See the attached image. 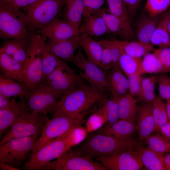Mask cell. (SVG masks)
Wrapping results in <instances>:
<instances>
[{
  "label": "cell",
  "instance_id": "5bb4252c",
  "mask_svg": "<svg viewBox=\"0 0 170 170\" xmlns=\"http://www.w3.org/2000/svg\"><path fill=\"white\" fill-rule=\"evenodd\" d=\"M135 149L117 154L98 157L96 159L108 170H139L143 164Z\"/></svg>",
  "mask_w": 170,
  "mask_h": 170
},
{
  "label": "cell",
  "instance_id": "d4e9b609",
  "mask_svg": "<svg viewBox=\"0 0 170 170\" xmlns=\"http://www.w3.org/2000/svg\"><path fill=\"white\" fill-rule=\"evenodd\" d=\"M135 149L140 155L143 165L147 169L165 170L164 154L156 152L141 144Z\"/></svg>",
  "mask_w": 170,
  "mask_h": 170
},
{
  "label": "cell",
  "instance_id": "e0dca14e",
  "mask_svg": "<svg viewBox=\"0 0 170 170\" xmlns=\"http://www.w3.org/2000/svg\"><path fill=\"white\" fill-rule=\"evenodd\" d=\"M140 142L154 132L155 122L153 114L152 102L139 106L136 124Z\"/></svg>",
  "mask_w": 170,
  "mask_h": 170
},
{
  "label": "cell",
  "instance_id": "d6986e66",
  "mask_svg": "<svg viewBox=\"0 0 170 170\" xmlns=\"http://www.w3.org/2000/svg\"><path fill=\"white\" fill-rule=\"evenodd\" d=\"M106 73L109 92L112 97L117 99L128 94V83L127 77L119 66H114Z\"/></svg>",
  "mask_w": 170,
  "mask_h": 170
},
{
  "label": "cell",
  "instance_id": "7402d4cb",
  "mask_svg": "<svg viewBox=\"0 0 170 170\" xmlns=\"http://www.w3.org/2000/svg\"><path fill=\"white\" fill-rule=\"evenodd\" d=\"M0 66L3 75L26 86L22 65L0 48Z\"/></svg>",
  "mask_w": 170,
  "mask_h": 170
},
{
  "label": "cell",
  "instance_id": "f6af8a7d",
  "mask_svg": "<svg viewBox=\"0 0 170 170\" xmlns=\"http://www.w3.org/2000/svg\"><path fill=\"white\" fill-rule=\"evenodd\" d=\"M143 74H135L128 76L129 93L133 96H138L141 91Z\"/></svg>",
  "mask_w": 170,
  "mask_h": 170
},
{
  "label": "cell",
  "instance_id": "c3c4849f",
  "mask_svg": "<svg viewBox=\"0 0 170 170\" xmlns=\"http://www.w3.org/2000/svg\"><path fill=\"white\" fill-rule=\"evenodd\" d=\"M99 42L102 47L100 68L107 72L113 67L111 55L108 48L100 41Z\"/></svg>",
  "mask_w": 170,
  "mask_h": 170
},
{
  "label": "cell",
  "instance_id": "d590c367",
  "mask_svg": "<svg viewBox=\"0 0 170 170\" xmlns=\"http://www.w3.org/2000/svg\"><path fill=\"white\" fill-rule=\"evenodd\" d=\"M58 58L50 49L45 42L42 52V82L45 81L55 70L57 65Z\"/></svg>",
  "mask_w": 170,
  "mask_h": 170
},
{
  "label": "cell",
  "instance_id": "816d5d0a",
  "mask_svg": "<svg viewBox=\"0 0 170 170\" xmlns=\"http://www.w3.org/2000/svg\"><path fill=\"white\" fill-rule=\"evenodd\" d=\"M37 0H0L5 3L14 8L20 9L29 6Z\"/></svg>",
  "mask_w": 170,
  "mask_h": 170
},
{
  "label": "cell",
  "instance_id": "7a4b0ae2",
  "mask_svg": "<svg viewBox=\"0 0 170 170\" xmlns=\"http://www.w3.org/2000/svg\"><path fill=\"white\" fill-rule=\"evenodd\" d=\"M105 98V94L84 83L76 91L61 96L51 113L76 116Z\"/></svg>",
  "mask_w": 170,
  "mask_h": 170
},
{
  "label": "cell",
  "instance_id": "9a60e30c",
  "mask_svg": "<svg viewBox=\"0 0 170 170\" xmlns=\"http://www.w3.org/2000/svg\"><path fill=\"white\" fill-rule=\"evenodd\" d=\"M25 98H20L17 102L15 97L12 99L10 104L0 110V139L3 133H7L15 121L25 112L30 111Z\"/></svg>",
  "mask_w": 170,
  "mask_h": 170
},
{
  "label": "cell",
  "instance_id": "277c9868",
  "mask_svg": "<svg viewBox=\"0 0 170 170\" xmlns=\"http://www.w3.org/2000/svg\"><path fill=\"white\" fill-rule=\"evenodd\" d=\"M44 40L39 34L33 35L28 44L26 58L22 65L26 86L29 92L42 81V57Z\"/></svg>",
  "mask_w": 170,
  "mask_h": 170
},
{
  "label": "cell",
  "instance_id": "f907efd6",
  "mask_svg": "<svg viewBox=\"0 0 170 170\" xmlns=\"http://www.w3.org/2000/svg\"><path fill=\"white\" fill-rule=\"evenodd\" d=\"M128 7L130 19L132 20L135 16L140 5L141 0H123Z\"/></svg>",
  "mask_w": 170,
  "mask_h": 170
},
{
  "label": "cell",
  "instance_id": "bcb514c9",
  "mask_svg": "<svg viewBox=\"0 0 170 170\" xmlns=\"http://www.w3.org/2000/svg\"><path fill=\"white\" fill-rule=\"evenodd\" d=\"M88 133L86 128L78 125L69 131L68 137L73 146L80 144L86 139Z\"/></svg>",
  "mask_w": 170,
  "mask_h": 170
},
{
  "label": "cell",
  "instance_id": "60d3db41",
  "mask_svg": "<svg viewBox=\"0 0 170 170\" xmlns=\"http://www.w3.org/2000/svg\"><path fill=\"white\" fill-rule=\"evenodd\" d=\"M157 83V77L150 84L142 87L141 92L137 97L138 101L144 103L152 102L157 97L155 92Z\"/></svg>",
  "mask_w": 170,
  "mask_h": 170
},
{
  "label": "cell",
  "instance_id": "836d02e7",
  "mask_svg": "<svg viewBox=\"0 0 170 170\" xmlns=\"http://www.w3.org/2000/svg\"><path fill=\"white\" fill-rule=\"evenodd\" d=\"M169 12L164 16L160 21L152 35L150 43L159 48L170 47V41L167 27Z\"/></svg>",
  "mask_w": 170,
  "mask_h": 170
},
{
  "label": "cell",
  "instance_id": "ee69618b",
  "mask_svg": "<svg viewBox=\"0 0 170 170\" xmlns=\"http://www.w3.org/2000/svg\"><path fill=\"white\" fill-rule=\"evenodd\" d=\"M100 41L109 48L112 57L113 67L119 66V61L122 53V48L119 41L102 40Z\"/></svg>",
  "mask_w": 170,
  "mask_h": 170
},
{
  "label": "cell",
  "instance_id": "52a82bcc",
  "mask_svg": "<svg viewBox=\"0 0 170 170\" xmlns=\"http://www.w3.org/2000/svg\"><path fill=\"white\" fill-rule=\"evenodd\" d=\"M41 133L12 138L0 145V161L20 169L27 162V156L32 151Z\"/></svg>",
  "mask_w": 170,
  "mask_h": 170
},
{
  "label": "cell",
  "instance_id": "6f0895ef",
  "mask_svg": "<svg viewBox=\"0 0 170 170\" xmlns=\"http://www.w3.org/2000/svg\"><path fill=\"white\" fill-rule=\"evenodd\" d=\"M169 12V16L167 22V27L168 32H170V11Z\"/></svg>",
  "mask_w": 170,
  "mask_h": 170
},
{
  "label": "cell",
  "instance_id": "7bdbcfd3",
  "mask_svg": "<svg viewBox=\"0 0 170 170\" xmlns=\"http://www.w3.org/2000/svg\"><path fill=\"white\" fill-rule=\"evenodd\" d=\"M160 97L166 100L170 99V76L166 73L157 75Z\"/></svg>",
  "mask_w": 170,
  "mask_h": 170
},
{
  "label": "cell",
  "instance_id": "f1b7e54d",
  "mask_svg": "<svg viewBox=\"0 0 170 170\" xmlns=\"http://www.w3.org/2000/svg\"><path fill=\"white\" fill-rule=\"evenodd\" d=\"M66 9L64 20L78 31L83 16L84 5L82 0H65Z\"/></svg>",
  "mask_w": 170,
  "mask_h": 170
},
{
  "label": "cell",
  "instance_id": "6da1fadb",
  "mask_svg": "<svg viewBox=\"0 0 170 170\" xmlns=\"http://www.w3.org/2000/svg\"><path fill=\"white\" fill-rule=\"evenodd\" d=\"M140 144L138 139H120L96 132L88 135L85 141L79 145L75 151L92 159L134 149Z\"/></svg>",
  "mask_w": 170,
  "mask_h": 170
},
{
  "label": "cell",
  "instance_id": "74e56055",
  "mask_svg": "<svg viewBox=\"0 0 170 170\" xmlns=\"http://www.w3.org/2000/svg\"><path fill=\"white\" fill-rule=\"evenodd\" d=\"M141 58L133 57L125 53L122 48L119 66L127 76L138 74L140 66Z\"/></svg>",
  "mask_w": 170,
  "mask_h": 170
},
{
  "label": "cell",
  "instance_id": "db71d44e",
  "mask_svg": "<svg viewBox=\"0 0 170 170\" xmlns=\"http://www.w3.org/2000/svg\"><path fill=\"white\" fill-rule=\"evenodd\" d=\"M0 168L2 170H19L20 169L15 167L3 161H0Z\"/></svg>",
  "mask_w": 170,
  "mask_h": 170
},
{
  "label": "cell",
  "instance_id": "681fc988",
  "mask_svg": "<svg viewBox=\"0 0 170 170\" xmlns=\"http://www.w3.org/2000/svg\"><path fill=\"white\" fill-rule=\"evenodd\" d=\"M164 66L170 70V47L159 48L153 52Z\"/></svg>",
  "mask_w": 170,
  "mask_h": 170
},
{
  "label": "cell",
  "instance_id": "4316f807",
  "mask_svg": "<svg viewBox=\"0 0 170 170\" xmlns=\"http://www.w3.org/2000/svg\"><path fill=\"white\" fill-rule=\"evenodd\" d=\"M158 16L152 17L148 15H143L140 18L137 24L135 33L138 41L150 43L152 35L160 22Z\"/></svg>",
  "mask_w": 170,
  "mask_h": 170
},
{
  "label": "cell",
  "instance_id": "4dcf8cb0",
  "mask_svg": "<svg viewBox=\"0 0 170 170\" xmlns=\"http://www.w3.org/2000/svg\"><path fill=\"white\" fill-rule=\"evenodd\" d=\"M170 73L158 57L154 53H148L143 57L138 74H157Z\"/></svg>",
  "mask_w": 170,
  "mask_h": 170
},
{
  "label": "cell",
  "instance_id": "f5cc1de1",
  "mask_svg": "<svg viewBox=\"0 0 170 170\" xmlns=\"http://www.w3.org/2000/svg\"><path fill=\"white\" fill-rule=\"evenodd\" d=\"M12 99L0 93V110L8 106L11 103Z\"/></svg>",
  "mask_w": 170,
  "mask_h": 170
},
{
  "label": "cell",
  "instance_id": "1f68e13d",
  "mask_svg": "<svg viewBox=\"0 0 170 170\" xmlns=\"http://www.w3.org/2000/svg\"><path fill=\"white\" fill-rule=\"evenodd\" d=\"M123 51L133 57L141 58L147 54L154 52L156 49L150 43L139 41H130L128 40L119 41Z\"/></svg>",
  "mask_w": 170,
  "mask_h": 170
},
{
  "label": "cell",
  "instance_id": "2e32d148",
  "mask_svg": "<svg viewBox=\"0 0 170 170\" xmlns=\"http://www.w3.org/2000/svg\"><path fill=\"white\" fill-rule=\"evenodd\" d=\"M41 37L44 40L59 41L69 39L79 34L70 24L64 20L55 18L47 26L40 30Z\"/></svg>",
  "mask_w": 170,
  "mask_h": 170
},
{
  "label": "cell",
  "instance_id": "7dc6e473",
  "mask_svg": "<svg viewBox=\"0 0 170 170\" xmlns=\"http://www.w3.org/2000/svg\"><path fill=\"white\" fill-rule=\"evenodd\" d=\"M84 5L83 17L93 14L102 8L105 0H82Z\"/></svg>",
  "mask_w": 170,
  "mask_h": 170
},
{
  "label": "cell",
  "instance_id": "cb8c5ba5",
  "mask_svg": "<svg viewBox=\"0 0 170 170\" xmlns=\"http://www.w3.org/2000/svg\"><path fill=\"white\" fill-rule=\"evenodd\" d=\"M78 32L79 34H85L92 37L110 33L103 18L95 14L89 15L84 18Z\"/></svg>",
  "mask_w": 170,
  "mask_h": 170
},
{
  "label": "cell",
  "instance_id": "91938a15",
  "mask_svg": "<svg viewBox=\"0 0 170 170\" xmlns=\"http://www.w3.org/2000/svg\"><path fill=\"white\" fill-rule=\"evenodd\" d=\"M169 139H170V138H169Z\"/></svg>",
  "mask_w": 170,
  "mask_h": 170
},
{
  "label": "cell",
  "instance_id": "8d00e7d4",
  "mask_svg": "<svg viewBox=\"0 0 170 170\" xmlns=\"http://www.w3.org/2000/svg\"><path fill=\"white\" fill-rule=\"evenodd\" d=\"M152 107L155 124L154 132H157L162 126L169 120L167 115V104L160 97H157L152 102Z\"/></svg>",
  "mask_w": 170,
  "mask_h": 170
},
{
  "label": "cell",
  "instance_id": "f546056e",
  "mask_svg": "<svg viewBox=\"0 0 170 170\" xmlns=\"http://www.w3.org/2000/svg\"><path fill=\"white\" fill-rule=\"evenodd\" d=\"M30 92L24 84L8 77L4 75H0V93L10 97H20L26 98Z\"/></svg>",
  "mask_w": 170,
  "mask_h": 170
},
{
  "label": "cell",
  "instance_id": "44dd1931",
  "mask_svg": "<svg viewBox=\"0 0 170 170\" xmlns=\"http://www.w3.org/2000/svg\"><path fill=\"white\" fill-rule=\"evenodd\" d=\"M136 130L135 124L119 120L110 125L102 127L96 132L118 139H128L133 138Z\"/></svg>",
  "mask_w": 170,
  "mask_h": 170
},
{
  "label": "cell",
  "instance_id": "4fadbf2b",
  "mask_svg": "<svg viewBox=\"0 0 170 170\" xmlns=\"http://www.w3.org/2000/svg\"><path fill=\"white\" fill-rule=\"evenodd\" d=\"M58 98L45 80L30 92L26 99L30 111L47 115L51 113Z\"/></svg>",
  "mask_w": 170,
  "mask_h": 170
},
{
  "label": "cell",
  "instance_id": "8fae6325",
  "mask_svg": "<svg viewBox=\"0 0 170 170\" xmlns=\"http://www.w3.org/2000/svg\"><path fill=\"white\" fill-rule=\"evenodd\" d=\"M79 70V76L92 88L104 94L109 92L106 72L88 60L79 49L72 62Z\"/></svg>",
  "mask_w": 170,
  "mask_h": 170
},
{
  "label": "cell",
  "instance_id": "ffe728a7",
  "mask_svg": "<svg viewBox=\"0 0 170 170\" xmlns=\"http://www.w3.org/2000/svg\"><path fill=\"white\" fill-rule=\"evenodd\" d=\"M109 12L118 19L126 31L127 40H134L136 37L131 25L127 6L123 0H106Z\"/></svg>",
  "mask_w": 170,
  "mask_h": 170
},
{
  "label": "cell",
  "instance_id": "5b68a950",
  "mask_svg": "<svg viewBox=\"0 0 170 170\" xmlns=\"http://www.w3.org/2000/svg\"><path fill=\"white\" fill-rule=\"evenodd\" d=\"M88 111V110L83 111L75 116L64 114L53 115L52 118L49 119L43 128L31 153L75 127L81 125Z\"/></svg>",
  "mask_w": 170,
  "mask_h": 170
},
{
  "label": "cell",
  "instance_id": "8992f818",
  "mask_svg": "<svg viewBox=\"0 0 170 170\" xmlns=\"http://www.w3.org/2000/svg\"><path fill=\"white\" fill-rule=\"evenodd\" d=\"M65 0H37L24 8L28 20V28L40 30L47 26L60 13Z\"/></svg>",
  "mask_w": 170,
  "mask_h": 170
},
{
  "label": "cell",
  "instance_id": "ab89813d",
  "mask_svg": "<svg viewBox=\"0 0 170 170\" xmlns=\"http://www.w3.org/2000/svg\"><path fill=\"white\" fill-rule=\"evenodd\" d=\"M170 6V0H146L144 10L152 17L158 16L167 10Z\"/></svg>",
  "mask_w": 170,
  "mask_h": 170
},
{
  "label": "cell",
  "instance_id": "484cf974",
  "mask_svg": "<svg viewBox=\"0 0 170 170\" xmlns=\"http://www.w3.org/2000/svg\"><path fill=\"white\" fill-rule=\"evenodd\" d=\"M138 101L129 93L118 99L119 120L135 124L139 109Z\"/></svg>",
  "mask_w": 170,
  "mask_h": 170
},
{
  "label": "cell",
  "instance_id": "30bf717a",
  "mask_svg": "<svg viewBox=\"0 0 170 170\" xmlns=\"http://www.w3.org/2000/svg\"><path fill=\"white\" fill-rule=\"evenodd\" d=\"M49 118L47 115L34 111L26 112L13 123L1 138L0 145L14 138L31 136L41 131Z\"/></svg>",
  "mask_w": 170,
  "mask_h": 170
},
{
  "label": "cell",
  "instance_id": "ac0fdd59",
  "mask_svg": "<svg viewBox=\"0 0 170 170\" xmlns=\"http://www.w3.org/2000/svg\"><path fill=\"white\" fill-rule=\"evenodd\" d=\"M46 44L57 57L72 62L75 52L80 47V35L61 41L49 40Z\"/></svg>",
  "mask_w": 170,
  "mask_h": 170
},
{
  "label": "cell",
  "instance_id": "b9f144b4",
  "mask_svg": "<svg viewBox=\"0 0 170 170\" xmlns=\"http://www.w3.org/2000/svg\"><path fill=\"white\" fill-rule=\"evenodd\" d=\"M107 113L108 121L105 126L111 125L119 120L118 99L112 97L105 103Z\"/></svg>",
  "mask_w": 170,
  "mask_h": 170
},
{
  "label": "cell",
  "instance_id": "e575fe53",
  "mask_svg": "<svg viewBox=\"0 0 170 170\" xmlns=\"http://www.w3.org/2000/svg\"><path fill=\"white\" fill-rule=\"evenodd\" d=\"M108 121V115L105 103L89 116L86 123L88 133L97 131L105 124Z\"/></svg>",
  "mask_w": 170,
  "mask_h": 170
},
{
  "label": "cell",
  "instance_id": "9c48e42d",
  "mask_svg": "<svg viewBox=\"0 0 170 170\" xmlns=\"http://www.w3.org/2000/svg\"><path fill=\"white\" fill-rule=\"evenodd\" d=\"M68 132L31 153L29 160L20 168L26 170H40L43 166L65 153L73 146L68 137Z\"/></svg>",
  "mask_w": 170,
  "mask_h": 170
},
{
  "label": "cell",
  "instance_id": "d6a6232c",
  "mask_svg": "<svg viewBox=\"0 0 170 170\" xmlns=\"http://www.w3.org/2000/svg\"><path fill=\"white\" fill-rule=\"evenodd\" d=\"M93 14L99 15L103 18L110 33L127 40V35L122 23L109 12L108 8H102Z\"/></svg>",
  "mask_w": 170,
  "mask_h": 170
},
{
  "label": "cell",
  "instance_id": "11a10c76",
  "mask_svg": "<svg viewBox=\"0 0 170 170\" xmlns=\"http://www.w3.org/2000/svg\"><path fill=\"white\" fill-rule=\"evenodd\" d=\"M164 165L165 170H170V153L165 156Z\"/></svg>",
  "mask_w": 170,
  "mask_h": 170
},
{
  "label": "cell",
  "instance_id": "f35d334b",
  "mask_svg": "<svg viewBox=\"0 0 170 170\" xmlns=\"http://www.w3.org/2000/svg\"><path fill=\"white\" fill-rule=\"evenodd\" d=\"M148 146L158 152L170 153V140L157 133L151 134L144 140Z\"/></svg>",
  "mask_w": 170,
  "mask_h": 170
},
{
  "label": "cell",
  "instance_id": "603a6c76",
  "mask_svg": "<svg viewBox=\"0 0 170 170\" xmlns=\"http://www.w3.org/2000/svg\"><path fill=\"white\" fill-rule=\"evenodd\" d=\"M32 36L29 34L22 40H5L0 48L5 53L22 65L26 60L28 45Z\"/></svg>",
  "mask_w": 170,
  "mask_h": 170
},
{
  "label": "cell",
  "instance_id": "9f6ffc18",
  "mask_svg": "<svg viewBox=\"0 0 170 170\" xmlns=\"http://www.w3.org/2000/svg\"><path fill=\"white\" fill-rule=\"evenodd\" d=\"M167 110L168 117L170 121V100H167Z\"/></svg>",
  "mask_w": 170,
  "mask_h": 170
},
{
  "label": "cell",
  "instance_id": "83f0119b",
  "mask_svg": "<svg viewBox=\"0 0 170 170\" xmlns=\"http://www.w3.org/2000/svg\"><path fill=\"white\" fill-rule=\"evenodd\" d=\"M80 35V47L85 52L87 59L100 67L102 47L99 41L85 34Z\"/></svg>",
  "mask_w": 170,
  "mask_h": 170
},
{
  "label": "cell",
  "instance_id": "ba28073f",
  "mask_svg": "<svg viewBox=\"0 0 170 170\" xmlns=\"http://www.w3.org/2000/svg\"><path fill=\"white\" fill-rule=\"evenodd\" d=\"M45 81L59 98L76 91L84 83L74 70L59 58L56 69Z\"/></svg>",
  "mask_w": 170,
  "mask_h": 170
},
{
  "label": "cell",
  "instance_id": "3957f363",
  "mask_svg": "<svg viewBox=\"0 0 170 170\" xmlns=\"http://www.w3.org/2000/svg\"><path fill=\"white\" fill-rule=\"evenodd\" d=\"M27 15L20 9L0 1V37L7 40H22L27 32Z\"/></svg>",
  "mask_w": 170,
  "mask_h": 170
},
{
  "label": "cell",
  "instance_id": "680465c9",
  "mask_svg": "<svg viewBox=\"0 0 170 170\" xmlns=\"http://www.w3.org/2000/svg\"><path fill=\"white\" fill-rule=\"evenodd\" d=\"M168 33H169V40H170V32H168Z\"/></svg>",
  "mask_w": 170,
  "mask_h": 170
},
{
  "label": "cell",
  "instance_id": "7c38bea8",
  "mask_svg": "<svg viewBox=\"0 0 170 170\" xmlns=\"http://www.w3.org/2000/svg\"><path fill=\"white\" fill-rule=\"evenodd\" d=\"M42 170H107L102 164L80 155L71 148L57 159L42 167Z\"/></svg>",
  "mask_w": 170,
  "mask_h": 170
},
{
  "label": "cell",
  "instance_id": "94428289",
  "mask_svg": "<svg viewBox=\"0 0 170 170\" xmlns=\"http://www.w3.org/2000/svg\"></svg>",
  "mask_w": 170,
  "mask_h": 170
}]
</instances>
